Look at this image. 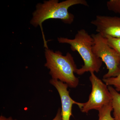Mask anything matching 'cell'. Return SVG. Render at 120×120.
Instances as JSON below:
<instances>
[{
	"label": "cell",
	"mask_w": 120,
	"mask_h": 120,
	"mask_svg": "<svg viewBox=\"0 0 120 120\" xmlns=\"http://www.w3.org/2000/svg\"><path fill=\"white\" fill-rule=\"evenodd\" d=\"M78 4L88 6L85 0H67L60 2L58 0H49L37 4L30 23L35 27L40 26L45 49L49 48L42 28L43 22L47 19H60L65 23L71 24L74 21L75 16L69 12L68 9L71 6Z\"/></svg>",
	"instance_id": "obj_1"
},
{
	"label": "cell",
	"mask_w": 120,
	"mask_h": 120,
	"mask_svg": "<svg viewBox=\"0 0 120 120\" xmlns=\"http://www.w3.org/2000/svg\"><path fill=\"white\" fill-rule=\"evenodd\" d=\"M57 40L59 43L70 45L72 50L78 52L81 56L84 65L81 68H77L75 73L77 75H82L87 72L98 73L100 71L102 61L93 52L94 39L86 30H78L73 39L60 37Z\"/></svg>",
	"instance_id": "obj_2"
},
{
	"label": "cell",
	"mask_w": 120,
	"mask_h": 120,
	"mask_svg": "<svg viewBox=\"0 0 120 120\" xmlns=\"http://www.w3.org/2000/svg\"><path fill=\"white\" fill-rule=\"evenodd\" d=\"M45 56L46 62L45 66L49 69V74L52 79L66 83L71 88L77 87L79 80L75 73L77 68L71 53L68 52L63 56L60 51L54 52L45 49Z\"/></svg>",
	"instance_id": "obj_3"
},
{
	"label": "cell",
	"mask_w": 120,
	"mask_h": 120,
	"mask_svg": "<svg viewBox=\"0 0 120 120\" xmlns=\"http://www.w3.org/2000/svg\"><path fill=\"white\" fill-rule=\"evenodd\" d=\"M91 36L94 40L93 52L105 63L108 70L103 79L116 77L120 73V55L110 47L105 38L98 33Z\"/></svg>",
	"instance_id": "obj_4"
},
{
	"label": "cell",
	"mask_w": 120,
	"mask_h": 120,
	"mask_svg": "<svg viewBox=\"0 0 120 120\" xmlns=\"http://www.w3.org/2000/svg\"><path fill=\"white\" fill-rule=\"evenodd\" d=\"M90 73V80L92 85V90L88 101L83 103L80 109L82 112L86 113L92 109L98 111L112 101V95L107 85L99 79L94 72Z\"/></svg>",
	"instance_id": "obj_5"
},
{
	"label": "cell",
	"mask_w": 120,
	"mask_h": 120,
	"mask_svg": "<svg viewBox=\"0 0 120 120\" xmlns=\"http://www.w3.org/2000/svg\"><path fill=\"white\" fill-rule=\"evenodd\" d=\"M91 23L96 27L98 34L103 37L120 38V17L97 15Z\"/></svg>",
	"instance_id": "obj_6"
},
{
	"label": "cell",
	"mask_w": 120,
	"mask_h": 120,
	"mask_svg": "<svg viewBox=\"0 0 120 120\" xmlns=\"http://www.w3.org/2000/svg\"><path fill=\"white\" fill-rule=\"evenodd\" d=\"M50 83L54 86L60 94L61 101V110L62 120H69L72 115V108L73 104L77 105L81 109L83 103L77 102L73 100L70 96L68 90V84L58 80L52 79L50 81Z\"/></svg>",
	"instance_id": "obj_7"
},
{
	"label": "cell",
	"mask_w": 120,
	"mask_h": 120,
	"mask_svg": "<svg viewBox=\"0 0 120 120\" xmlns=\"http://www.w3.org/2000/svg\"><path fill=\"white\" fill-rule=\"evenodd\" d=\"M112 97V106L114 120H120V93L112 86H108Z\"/></svg>",
	"instance_id": "obj_8"
},
{
	"label": "cell",
	"mask_w": 120,
	"mask_h": 120,
	"mask_svg": "<svg viewBox=\"0 0 120 120\" xmlns=\"http://www.w3.org/2000/svg\"><path fill=\"white\" fill-rule=\"evenodd\" d=\"M113 110L111 101L99 110L98 120H114V118L111 116V112Z\"/></svg>",
	"instance_id": "obj_9"
},
{
	"label": "cell",
	"mask_w": 120,
	"mask_h": 120,
	"mask_svg": "<svg viewBox=\"0 0 120 120\" xmlns=\"http://www.w3.org/2000/svg\"><path fill=\"white\" fill-rule=\"evenodd\" d=\"M103 81L107 86H113L115 90L120 93V73L116 77L103 79Z\"/></svg>",
	"instance_id": "obj_10"
},
{
	"label": "cell",
	"mask_w": 120,
	"mask_h": 120,
	"mask_svg": "<svg viewBox=\"0 0 120 120\" xmlns=\"http://www.w3.org/2000/svg\"><path fill=\"white\" fill-rule=\"evenodd\" d=\"M109 46L120 55V38H114L109 36L105 37Z\"/></svg>",
	"instance_id": "obj_11"
},
{
	"label": "cell",
	"mask_w": 120,
	"mask_h": 120,
	"mask_svg": "<svg viewBox=\"0 0 120 120\" xmlns=\"http://www.w3.org/2000/svg\"><path fill=\"white\" fill-rule=\"evenodd\" d=\"M109 11L120 14V0H110L106 3Z\"/></svg>",
	"instance_id": "obj_12"
},
{
	"label": "cell",
	"mask_w": 120,
	"mask_h": 120,
	"mask_svg": "<svg viewBox=\"0 0 120 120\" xmlns=\"http://www.w3.org/2000/svg\"><path fill=\"white\" fill-rule=\"evenodd\" d=\"M52 120H62V116H61V110L60 109H58L56 115L55 117Z\"/></svg>",
	"instance_id": "obj_13"
},
{
	"label": "cell",
	"mask_w": 120,
	"mask_h": 120,
	"mask_svg": "<svg viewBox=\"0 0 120 120\" xmlns=\"http://www.w3.org/2000/svg\"><path fill=\"white\" fill-rule=\"evenodd\" d=\"M0 120H12V118L11 117L7 118L4 116H1L0 117Z\"/></svg>",
	"instance_id": "obj_14"
},
{
	"label": "cell",
	"mask_w": 120,
	"mask_h": 120,
	"mask_svg": "<svg viewBox=\"0 0 120 120\" xmlns=\"http://www.w3.org/2000/svg\"></svg>",
	"instance_id": "obj_15"
}]
</instances>
